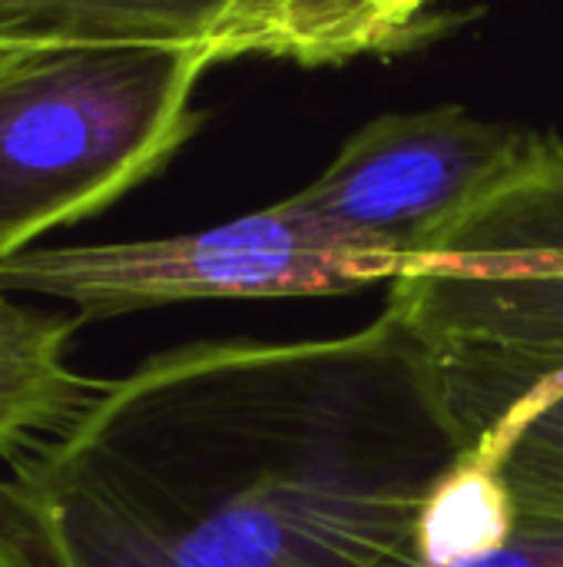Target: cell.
<instances>
[{
  "mask_svg": "<svg viewBox=\"0 0 563 567\" xmlns=\"http://www.w3.org/2000/svg\"><path fill=\"white\" fill-rule=\"evenodd\" d=\"M80 326L76 312L20 306L0 289V458L7 465L60 439L106 392L110 379L83 375L66 359Z\"/></svg>",
  "mask_w": 563,
  "mask_h": 567,
  "instance_id": "ba28073f",
  "label": "cell"
},
{
  "mask_svg": "<svg viewBox=\"0 0 563 567\" xmlns=\"http://www.w3.org/2000/svg\"><path fill=\"white\" fill-rule=\"evenodd\" d=\"M408 266L282 199L179 236L33 246L0 262V289L70 302L86 326L179 302L342 296L395 282Z\"/></svg>",
  "mask_w": 563,
  "mask_h": 567,
  "instance_id": "277c9868",
  "label": "cell"
},
{
  "mask_svg": "<svg viewBox=\"0 0 563 567\" xmlns=\"http://www.w3.org/2000/svg\"><path fill=\"white\" fill-rule=\"evenodd\" d=\"M398 322L189 342L0 478L43 567H408L458 462Z\"/></svg>",
  "mask_w": 563,
  "mask_h": 567,
  "instance_id": "6da1fadb",
  "label": "cell"
},
{
  "mask_svg": "<svg viewBox=\"0 0 563 567\" xmlns=\"http://www.w3.org/2000/svg\"><path fill=\"white\" fill-rule=\"evenodd\" d=\"M408 567H563V515L514 505L488 462L458 455L421 512Z\"/></svg>",
  "mask_w": 563,
  "mask_h": 567,
  "instance_id": "52a82bcc",
  "label": "cell"
},
{
  "mask_svg": "<svg viewBox=\"0 0 563 567\" xmlns=\"http://www.w3.org/2000/svg\"><path fill=\"white\" fill-rule=\"evenodd\" d=\"M431 405L514 505L563 515V140L524 163L388 282Z\"/></svg>",
  "mask_w": 563,
  "mask_h": 567,
  "instance_id": "7a4b0ae2",
  "label": "cell"
},
{
  "mask_svg": "<svg viewBox=\"0 0 563 567\" xmlns=\"http://www.w3.org/2000/svg\"><path fill=\"white\" fill-rule=\"evenodd\" d=\"M206 20L80 47L0 86V262L100 216L196 136Z\"/></svg>",
  "mask_w": 563,
  "mask_h": 567,
  "instance_id": "3957f363",
  "label": "cell"
},
{
  "mask_svg": "<svg viewBox=\"0 0 563 567\" xmlns=\"http://www.w3.org/2000/svg\"><path fill=\"white\" fill-rule=\"evenodd\" d=\"M534 140V130L478 120L458 103L385 113L352 133L322 176L285 203L411 262L494 193Z\"/></svg>",
  "mask_w": 563,
  "mask_h": 567,
  "instance_id": "5b68a950",
  "label": "cell"
},
{
  "mask_svg": "<svg viewBox=\"0 0 563 567\" xmlns=\"http://www.w3.org/2000/svg\"><path fill=\"white\" fill-rule=\"evenodd\" d=\"M435 0H216L206 20L212 66L265 56L299 66H332L392 53L425 37Z\"/></svg>",
  "mask_w": 563,
  "mask_h": 567,
  "instance_id": "8992f818",
  "label": "cell"
},
{
  "mask_svg": "<svg viewBox=\"0 0 563 567\" xmlns=\"http://www.w3.org/2000/svg\"><path fill=\"white\" fill-rule=\"evenodd\" d=\"M116 3L119 0H0V27H27V23L100 13Z\"/></svg>",
  "mask_w": 563,
  "mask_h": 567,
  "instance_id": "9c48e42d",
  "label": "cell"
},
{
  "mask_svg": "<svg viewBox=\"0 0 563 567\" xmlns=\"http://www.w3.org/2000/svg\"><path fill=\"white\" fill-rule=\"evenodd\" d=\"M0 567H43L3 512H0Z\"/></svg>",
  "mask_w": 563,
  "mask_h": 567,
  "instance_id": "30bf717a",
  "label": "cell"
}]
</instances>
